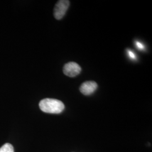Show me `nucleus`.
<instances>
[{
	"label": "nucleus",
	"mask_w": 152,
	"mask_h": 152,
	"mask_svg": "<svg viewBox=\"0 0 152 152\" xmlns=\"http://www.w3.org/2000/svg\"><path fill=\"white\" fill-rule=\"evenodd\" d=\"M39 107L42 112L51 114H59L65 108L64 104L62 102L50 98H46L41 100Z\"/></svg>",
	"instance_id": "1"
},
{
	"label": "nucleus",
	"mask_w": 152,
	"mask_h": 152,
	"mask_svg": "<svg viewBox=\"0 0 152 152\" xmlns=\"http://www.w3.org/2000/svg\"><path fill=\"white\" fill-rule=\"evenodd\" d=\"M70 4L69 1L60 0L57 2L54 9V16L57 20H61L65 15Z\"/></svg>",
	"instance_id": "2"
},
{
	"label": "nucleus",
	"mask_w": 152,
	"mask_h": 152,
	"mask_svg": "<svg viewBox=\"0 0 152 152\" xmlns=\"http://www.w3.org/2000/svg\"><path fill=\"white\" fill-rule=\"evenodd\" d=\"M81 68L75 62H69L65 64L63 67V73L69 77L78 76L81 72Z\"/></svg>",
	"instance_id": "3"
},
{
	"label": "nucleus",
	"mask_w": 152,
	"mask_h": 152,
	"mask_svg": "<svg viewBox=\"0 0 152 152\" xmlns=\"http://www.w3.org/2000/svg\"><path fill=\"white\" fill-rule=\"evenodd\" d=\"M98 88L97 83L94 81H87L83 83L80 87V90L85 95H90Z\"/></svg>",
	"instance_id": "4"
},
{
	"label": "nucleus",
	"mask_w": 152,
	"mask_h": 152,
	"mask_svg": "<svg viewBox=\"0 0 152 152\" xmlns=\"http://www.w3.org/2000/svg\"><path fill=\"white\" fill-rule=\"evenodd\" d=\"M0 152H14V148L9 143H6L0 148Z\"/></svg>",
	"instance_id": "5"
},
{
	"label": "nucleus",
	"mask_w": 152,
	"mask_h": 152,
	"mask_svg": "<svg viewBox=\"0 0 152 152\" xmlns=\"http://www.w3.org/2000/svg\"><path fill=\"white\" fill-rule=\"evenodd\" d=\"M127 52H128L129 56L132 59H136V56L132 51H131L130 50H128Z\"/></svg>",
	"instance_id": "6"
},
{
	"label": "nucleus",
	"mask_w": 152,
	"mask_h": 152,
	"mask_svg": "<svg viewBox=\"0 0 152 152\" xmlns=\"http://www.w3.org/2000/svg\"><path fill=\"white\" fill-rule=\"evenodd\" d=\"M136 45L137 46V48L140 49V50H142V49H144V45L141 44V43H140V42H139L137 41L136 42Z\"/></svg>",
	"instance_id": "7"
}]
</instances>
